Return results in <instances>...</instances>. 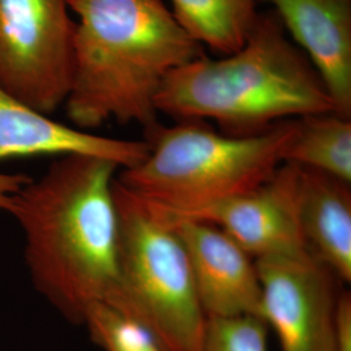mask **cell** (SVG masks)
<instances>
[{"label": "cell", "instance_id": "1", "mask_svg": "<svg viewBox=\"0 0 351 351\" xmlns=\"http://www.w3.org/2000/svg\"><path fill=\"white\" fill-rule=\"evenodd\" d=\"M117 169L98 156L64 155L14 197L10 210L25 236L34 287L75 326L116 290Z\"/></svg>", "mask_w": 351, "mask_h": 351}, {"label": "cell", "instance_id": "2", "mask_svg": "<svg viewBox=\"0 0 351 351\" xmlns=\"http://www.w3.org/2000/svg\"><path fill=\"white\" fill-rule=\"evenodd\" d=\"M78 17L69 120L94 129L114 120L158 124L156 97L173 71L204 56L163 0H66Z\"/></svg>", "mask_w": 351, "mask_h": 351}, {"label": "cell", "instance_id": "3", "mask_svg": "<svg viewBox=\"0 0 351 351\" xmlns=\"http://www.w3.org/2000/svg\"><path fill=\"white\" fill-rule=\"evenodd\" d=\"M155 104L176 121L213 120L233 137L255 136L293 117L335 113L320 75L274 10L259 12L239 51L217 60L204 55L173 71Z\"/></svg>", "mask_w": 351, "mask_h": 351}, {"label": "cell", "instance_id": "4", "mask_svg": "<svg viewBox=\"0 0 351 351\" xmlns=\"http://www.w3.org/2000/svg\"><path fill=\"white\" fill-rule=\"evenodd\" d=\"M297 119L263 133L233 137L204 121H177L146 130L143 162L116 180L143 201L173 217H190L264 184L284 163Z\"/></svg>", "mask_w": 351, "mask_h": 351}, {"label": "cell", "instance_id": "5", "mask_svg": "<svg viewBox=\"0 0 351 351\" xmlns=\"http://www.w3.org/2000/svg\"><path fill=\"white\" fill-rule=\"evenodd\" d=\"M117 284L110 307L145 326L169 351H203L208 317L188 251L169 213L116 178Z\"/></svg>", "mask_w": 351, "mask_h": 351}, {"label": "cell", "instance_id": "6", "mask_svg": "<svg viewBox=\"0 0 351 351\" xmlns=\"http://www.w3.org/2000/svg\"><path fill=\"white\" fill-rule=\"evenodd\" d=\"M66 0H0V91L50 116L69 94L75 21Z\"/></svg>", "mask_w": 351, "mask_h": 351}, {"label": "cell", "instance_id": "7", "mask_svg": "<svg viewBox=\"0 0 351 351\" xmlns=\"http://www.w3.org/2000/svg\"><path fill=\"white\" fill-rule=\"evenodd\" d=\"M256 268L259 317L275 330L281 351H337L339 277L308 251L259 259Z\"/></svg>", "mask_w": 351, "mask_h": 351}, {"label": "cell", "instance_id": "8", "mask_svg": "<svg viewBox=\"0 0 351 351\" xmlns=\"http://www.w3.org/2000/svg\"><path fill=\"white\" fill-rule=\"evenodd\" d=\"M149 142L95 136L64 125L0 91V162L39 155H91L128 169L145 160ZM29 176L0 172V210L10 213L14 197L32 181Z\"/></svg>", "mask_w": 351, "mask_h": 351}, {"label": "cell", "instance_id": "9", "mask_svg": "<svg viewBox=\"0 0 351 351\" xmlns=\"http://www.w3.org/2000/svg\"><path fill=\"white\" fill-rule=\"evenodd\" d=\"M298 177L300 165L282 163L258 188L190 217L176 219L220 228L255 261L308 251L298 216Z\"/></svg>", "mask_w": 351, "mask_h": 351}, {"label": "cell", "instance_id": "10", "mask_svg": "<svg viewBox=\"0 0 351 351\" xmlns=\"http://www.w3.org/2000/svg\"><path fill=\"white\" fill-rule=\"evenodd\" d=\"M206 316H258L262 284L256 261L224 230L193 219H176Z\"/></svg>", "mask_w": 351, "mask_h": 351}, {"label": "cell", "instance_id": "11", "mask_svg": "<svg viewBox=\"0 0 351 351\" xmlns=\"http://www.w3.org/2000/svg\"><path fill=\"white\" fill-rule=\"evenodd\" d=\"M320 75L335 113L351 117V0H261Z\"/></svg>", "mask_w": 351, "mask_h": 351}, {"label": "cell", "instance_id": "12", "mask_svg": "<svg viewBox=\"0 0 351 351\" xmlns=\"http://www.w3.org/2000/svg\"><path fill=\"white\" fill-rule=\"evenodd\" d=\"M298 216L308 252L350 282V184L300 165Z\"/></svg>", "mask_w": 351, "mask_h": 351}, {"label": "cell", "instance_id": "13", "mask_svg": "<svg viewBox=\"0 0 351 351\" xmlns=\"http://www.w3.org/2000/svg\"><path fill=\"white\" fill-rule=\"evenodd\" d=\"M259 4L261 0H172V13L195 42L226 56L245 45Z\"/></svg>", "mask_w": 351, "mask_h": 351}, {"label": "cell", "instance_id": "14", "mask_svg": "<svg viewBox=\"0 0 351 351\" xmlns=\"http://www.w3.org/2000/svg\"><path fill=\"white\" fill-rule=\"evenodd\" d=\"M284 163L301 165L351 184V121L336 113L297 119Z\"/></svg>", "mask_w": 351, "mask_h": 351}, {"label": "cell", "instance_id": "15", "mask_svg": "<svg viewBox=\"0 0 351 351\" xmlns=\"http://www.w3.org/2000/svg\"><path fill=\"white\" fill-rule=\"evenodd\" d=\"M82 326L103 351H169L145 326L104 303L88 308Z\"/></svg>", "mask_w": 351, "mask_h": 351}, {"label": "cell", "instance_id": "16", "mask_svg": "<svg viewBox=\"0 0 351 351\" xmlns=\"http://www.w3.org/2000/svg\"><path fill=\"white\" fill-rule=\"evenodd\" d=\"M268 326L258 316L210 317L203 351H268Z\"/></svg>", "mask_w": 351, "mask_h": 351}, {"label": "cell", "instance_id": "17", "mask_svg": "<svg viewBox=\"0 0 351 351\" xmlns=\"http://www.w3.org/2000/svg\"><path fill=\"white\" fill-rule=\"evenodd\" d=\"M335 339L337 351H351V295L349 291L339 293L335 315Z\"/></svg>", "mask_w": 351, "mask_h": 351}]
</instances>
